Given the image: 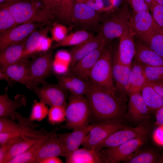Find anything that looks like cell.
<instances>
[{"instance_id": "cell-1", "label": "cell", "mask_w": 163, "mask_h": 163, "mask_svg": "<svg viewBox=\"0 0 163 163\" xmlns=\"http://www.w3.org/2000/svg\"><path fill=\"white\" fill-rule=\"evenodd\" d=\"M89 86L85 96L90 106V120L94 123L104 121H118L123 112L122 100L119 96L98 88L88 80Z\"/></svg>"}, {"instance_id": "cell-2", "label": "cell", "mask_w": 163, "mask_h": 163, "mask_svg": "<svg viewBox=\"0 0 163 163\" xmlns=\"http://www.w3.org/2000/svg\"><path fill=\"white\" fill-rule=\"evenodd\" d=\"M7 7L18 25L36 22L48 25L55 19L51 10L38 0H18L0 4Z\"/></svg>"}, {"instance_id": "cell-3", "label": "cell", "mask_w": 163, "mask_h": 163, "mask_svg": "<svg viewBox=\"0 0 163 163\" xmlns=\"http://www.w3.org/2000/svg\"><path fill=\"white\" fill-rule=\"evenodd\" d=\"M91 111L85 96L70 94L66 109V122L60 129H74L88 126L90 120Z\"/></svg>"}, {"instance_id": "cell-4", "label": "cell", "mask_w": 163, "mask_h": 163, "mask_svg": "<svg viewBox=\"0 0 163 163\" xmlns=\"http://www.w3.org/2000/svg\"><path fill=\"white\" fill-rule=\"evenodd\" d=\"M111 53V47H107L89 72L88 80L98 88L115 94L113 82Z\"/></svg>"}, {"instance_id": "cell-5", "label": "cell", "mask_w": 163, "mask_h": 163, "mask_svg": "<svg viewBox=\"0 0 163 163\" xmlns=\"http://www.w3.org/2000/svg\"><path fill=\"white\" fill-rule=\"evenodd\" d=\"M130 16L127 3L125 0L123 5L114 14L106 19L101 30L107 41L119 38L130 28Z\"/></svg>"}, {"instance_id": "cell-6", "label": "cell", "mask_w": 163, "mask_h": 163, "mask_svg": "<svg viewBox=\"0 0 163 163\" xmlns=\"http://www.w3.org/2000/svg\"><path fill=\"white\" fill-rule=\"evenodd\" d=\"M148 129L145 124L135 127H124L113 133L106 139L91 149L101 150L104 148L114 147L131 139L145 137Z\"/></svg>"}, {"instance_id": "cell-7", "label": "cell", "mask_w": 163, "mask_h": 163, "mask_svg": "<svg viewBox=\"0 0 163 163\" xmlns=\"http://www.w3.org/2000/svg\"><path fill=\"white\" fill-rule=\"evenodd\" d=\"M40 87L33 90L40 101L53 106H62L66 108L67 94L66 90L59 84H50L44 82Z\"/></svg>"}, {"instance_id": "cell-8", "label": "cell", "mask_w": 163, "mask_h": 163, "mask_svg": "<svg viewBox=\"0 0 163 163\" xmlns=\"http://www.w3.org/2000/svg\"><path fill=\"white\" fill-rule=\"evenodd\" d=\"M46 25L36 22L27 23L0 33V49L26 40L35 30Z\"/></svg>"}, {"instance_id": "cell-9", "label": "cell", "mask_w": 163, "mask_h": 163, "mask_svg": "<svg viewBox=\"0 0 163 163\" xmlns=\"http://www.w3.org/2000/svg\"><path fill=\"white\" fill-rule=\"evenodd\" d=\"M82 144L83 148L91 149L115 132L125 127L118 121H104L94 124Z\"/></svg>"}, {"instance_id": "cell-10", "label": "cell", "mask_w": 163, "mask_h": 163, "mask_svg": "<svg viewBox=\"0 0 163 163\" xmlns=\"http://www.w3.org/2000/svg\"><path fill=\"white\" fill-rule=\"evenodd\" d=\"M130 27L135 36L141 40L151 34L157 33L163 34L149 11L133 12L131 17Z\"/></svg>"}, {"instance_id": "cell-11", "label": "cell", "mask_w": 163, "mask_h": 163, "mask_svg": "<svg viewBox=\"0 0 163 163\" xmlns=\"http://www.w3.org/2000/svg\"><path fill=\"white\" fill-rule=\"evenodd\" d=\"M145 138H135L117 146L102 149L101 151L109 163L123 161L138 151L143 144Z\"/></svg>"}, {"instance_id": "cell-12", "label": "cell", "mask_w": 163, "mask_h": 163, "mask_svg": "<svg viewBox=\"0 0 163 163\" xmlns=\"http://www.w3.org/2000/svg\"><path fill=\"white\" fill-rule=\"evenodd\" d=\"M53 46L47 51L39 54L30 63L31 76L38 85L45 82L44 80L53 70Z\"/></svg>"}, {"instance_id": "cell-13", "label": "cell", "mask_w": 163, "mask_h": 163, "mask_svg": "<svg viewBox=\"0 0 163 163\" xmlns=\"http://www.w3.org/2000/svg\"><path fill=\"white\" fill-rule=\"evenodd\" d=\"M98 12L83 3L74 4L73 24L82 28L83 30L91 29L97 27L101 19Z\"/></svg>"}, {"instance_id": "cell-14", "label": "cell", "mask_w": 163, "mask_h": 163, "mask_svg": "<svg viewBox=\"0 0 163 163\" xmlns=\"http://www.w3.org/2000/svg\"><path fill=\"white\" fill-rule=\"evenodd\" d=\"M107 42L105 40L98 48L70 67L68 73L87 81L89 72L106 49Z\"/></svg>"}, {"instance_id": "cell-15", "label": "cell", "mask_w": 163, "mask_h": 163, "mask_svg": "<svg viewBox=\"0 0 163 163\" xmlns=\"http://www.w3.org/2000/svg\"><path fill=\"white\" fill-rule=\"evenodd\" d=\"M30 61L28 59H21L8 67L4 71L13 80L33 90L38 85L32 78L30 70Z\"/></svg>"}, {"instance_id": "cell-16", "label": "cell", "mask_w": 163, "mask_h": 163, "mask_svg": "<svg viewBox=\"0 0 163 163\" xmlns=\"http://www.w3.org/2000/svg\"><path fill=\"white\" fill-rule=\"evenodd\" d=\"M93 125L76 128L71 132L57 134L59 143L68 155L78 149L82 144Z\"/></svg>"}, {"instance_id": "cell-17", "label": "cell", "mask_w": 163, "mask_h": 163, "mask_svg": "<svg viewBox=\"0 0 163 163\" xmlns=\"http://www.w3.org/2000/svg\"><path fill=\"white\" fill-rule=\"evenodd\" d=\"M135 34L130 28L119 38V44L115 59L119 63L131 66L136 53Z\"/></svg>"}, {"instance_id": "cell-18", "label": "cell", "mask_w": 163, "mask_h": 163, "mask_svg": "<svg viewBox=\"0 0 163 163\" xmlns=\"http://www.w3.org/2000/svg\"><path fill=\"white\" fill-rule=\"evenodd\" d=\"M66 163H109L101 150L85 148L78 149L66 157Z\"/></svg>"}, {"instance_id": "cell-19", "label": "cell", "mask_w": 163, "mask_h": 163, "mask_svg": "<svg viewBox=\"0 0 163 163\" xmlns=\"http://www.w3.org/2000/svg\"><path fill=\"white\" fill-rule=\"evenodd\" d=\"M105 40L102 33L100 32L97 35L74 46L70 52L72 57L70 68L98 48Z\"/></svg>"}, {"instance_id": "cell-20", "label": "cell", "mask_w": 163, "mask_h": 163, "mask_svg": "<svg viewBox=\"0 0 163 163\" xmlns=\"http://www.w3.org/2000/svg\"><path fill=\"white\" fill-rule=\"evenodd\" d=\"M56 130V129H54L52 131L48 140L40 150L35 163H40L43 159L50 157H66L68 155L59 142Z\"/></svg>"}, {"instance_id": "cell-21", "label": "cell", "mask_w": 163, "mask_h": 163, "mask_svg": "<svg viewBox=\"0 0 163 163\" xmlns=\"http://www.w3.org/2000/svg\"><path fill=\"white\" fill-rule=\"evenodd\" d=\"M59 84L67 91L74 95L85 96L89 86L88 81L82 80L69 73L64 75H57Z\"/></svg>"}, {"instance_id": "cell-22", "label": "cell", "mask_w": 163, "mask_h": 163, "mask_svg": "<svg viewBox=\"0 0 163 163\" xmlns=\"http://www.w3.org/2000/svg\"><path fill=\"white\" fill-rule=\"evenodd\" d=\"M26 40L0 49V70L4 71L21 59Z\"/></svg>"}, {"instance_id": "cell-23", "label": "cell", "mask_w": 163, "mask_h": 163, "mask_svg": "<svg viewBox=\"0 0 163 163\" xmlns=\"http://www.w3.org/2000/svg\"><path fill=\"white\" fill-rule=\"evenodd\" d=\"M7 89L5 93L0 96V117H8L14 120L16 119V110L25 106L26 98L23 95L18 94L12 100L9 97Z\"/></svg>"}, {"instance_id": "cell-24", "label": "cell", "mask_w": 163, "mask_h": 163, "mask_svg": "<svg viewBox=\"0 0 163 163\" xmlns=\"http://www.w3.org/2000/svg\"><path fill=\"white\" fill-rule=\"evenodd\" d=\"M128 95V112L132 118L135 121H140L149 118V109L141 92Z\"/></svg>"}, {"instance_id": "cell-25", "label": "cell", "mask_w": 163, "mask_h": 163, "mask_svg": "<svg viewBox=\"0 0 163 163\" xmlns=\"http://www.w3.org/2000/svg\"><path fill=\"white\" fill-rule=\"evenodd\" d=\"M131 66L122 64L114 59L112 66L113 78L116 82L115 94L121 93V96L126 93L131 72Z\"/></svg>"}, {"instance_id": "cell-26", "label": "cell", "mask_w": 163, "mask_h": 163, "mask_svg": "<svg viewBox=\"0 0 163 163\" xmlns=\"http://www.w3.org/2000/svg\"><path fill=\"white\" fill-rule=\"evenodd\" d=\"M135 45L134 57L137 62L148 66H163V57L157 54L145 44L137 42Z\"/></svg>"}, {"instance_id": "cell-27", "label": "cell", "mask_w": 163, "mask_h": 163, "mask_svg": "<svg viewBox=\"0 0 163 163\" xmlns=\"http://www.w3.org/2000/svg\"><path fill=\"white\" fill-rule=\"evenodd\" d=\"M53 24L39 28L30 34L26 40L21 59H28L35 55L36 50L40 44L50 31Z\"/></svg>"}, {"instance_id": "cell-28", "label": "cell", "mask_w": 163, "mask_h": 163, "mask_svg": "<svg viewBox=\"0 0 163 163\" xmlns=\"http://www.w3.org/2000/svg\"><path fill=\"white\" fill-rule=\"evenodd\" d=\"M147 82L143 65L136 61L132 68L127 94L141 92Z\"/></svg>"}, {"instance_id": "cell-29", "label": "cell", "mask_w": 163, "mask_h": 163, "mask_svg": "<svg viewBox=\"0 0 163 163\" xmlns=\"http://www.w3.org/2000/svg\"><path fill=\"white\" fill-rule=\"evenodd\" d=\"M52 131L38 141L22 153L16 156L8 163H33L42 147L48 140Z\"/></svg>"}, {"instance_id": "cell-30", "label": "cell", "mask_w": 163, "mask_h": 163, "mask_svg": "<svg viewBox=\"0 0 163 163\" xmlns=\"http://www.w3.org/2000/svg\"><path fill=\"white\" fill-rule=\"evenodd\" d=\"M55 18L69 25H73L74 2L72 0H56Z\"/></svg>"}, {"instance_id": "cell-31", "label": "cell", "mask_w": 163, "mask_h": 163, "mask_svg": "<svg viewBox=\"0 0 163 163\" xmlns=\"http://www.w3.org/2000/svg\"><path fill=\"white\" fill-rule=\"evenodd\" d=\"M141 94L149 110L156 111L163 106V98L147 83L141 91Z\"/></svg>"}, {"instance_id": "cell-32", "label": "cell", "mask_w": 163, "mask_h": 163, "mask_svg": "<svg viewBox=\"0 0 163 163\" xmlns=\"http://www.w3.org/2000/svg\"><path fill=\"white\" fill-rule=\"evenodd\" d=\"M94 36L86 30H81L67 35L62 40L56 43L53 47L54 49L61 47L75 46Z\"/></svg>"}, {"instance_id": "cell-33", "label": "cell", "mask_w": 163, "mask_h": 163, "mask_svg": "<svg viewBox=\"0 0 163 163\" xmlns=\"http://www.w3.org/2000/svg\"><path fill=\"white\" fill-rule=\"evenodd\" d=\"M40 139L22 136V139L11 149L4 158L2 163H8L12 159L25 152Z\"/></svg>"}, {"instance_id": "cell-34", "label": "cell", "mask_w": 163, "mask_h": 163, "mask_svg": "<svg viewBox=\"0 0 163 163\" xmlns=\"http://www.w3.org/2000/svg\"><path fill=\"white\" fill-rule=\"evenodd\" d=\"M159 157L152 150L137 151L123 162L128 163H158Z\"/></svg>"}, {"instance_id": "cell-35", "label": "cell", "mask_w": 163, "mask_h": 163, "mask_svg": "<svg viewBox=\"0 0 163 163\" xmlns=\"http://www.w3.org/2000/svg\"><path fill=\"white\" fill-rule=\"evenodd\" d=\"M142 40L157 54L163 57V34L152 33Z\"/></svg>"}, {"instance_id": "cell-36", "label": "cell", "mask_w": 163, "mask_h": 163, "mask_svg": "<svg viewBox=\"0 0 163 163\" xmlns=\"http://www.w3.org/2000/svg\"><path fill=\"white\" fill-rule=\"evenodd\" d=\"M18 25L8 8L0 4V33Z\"/></svg>"}, {"instance_id": "cell-37", "label": "cell", "mask_w": 163, "mask_h": 163, "mask_svg": "<svg viewBox=\"0 0 163 163\" xmlns=\"http://www.w3.org/2000/svg\"><path fill=\"white\" fill-rule=\"evenodd\" d=\"M66 107L62 106H51L48 113L49 123L55 125L66 120Z\"/></svg>"}, {"instance_id": "cell-38", "label": "cell", "mask_w": 163, "mask_h": 163, "mask_svg": "<svg viewBox=\"0 0 163 163\" xmlns=\"http://www.w3.org/2000/svg\"><path fill=\"white\" fill-rule=\"evenodd\" d=\"M49 111L46 104L40 101L35 102L33 105L29 118L31 121H40L46 117Z\"/></svg>"}, {"instance_id": "cell-39", "label": "cell", "mask_w": 163, "mask_h": 163, "mask_svg": "<svg viewBox=\"0 0 163 163\" xmlns=\"http://www.w3.org/2000/svg\"><path fill=\"white\" fill-rule=\"evenodd\" d=\"M143 65L148 81L150 82L163 81V66Z\"/></svg>"}, {"instance_id": "cell-40", "label": "cell", "mask_w": 163, "mask_h": 163, "mask_svg": "<svg viewBox=\"0 0 163 163\" xmlns=\"http://www.w3.org/2000/svg\"><path fill=\"white\" fill-rule=\"evenodd\" d=\"M69 30L65 25L57 23L52 24L50 32L51 38L56 43L63 40L68 35Z\"/></svg>"}, {"instance_id": "cell-41", "label": "cell", "mask_w": 163, "mask_h": 163, "mask_svg": "<svg viewBox=\"0 0 163 163\" xmlns=\"http://www.w3.org/2000/svg\"><path fill=\"white\" fill-rule=\"evenodd\" d=\"M21 126L10 118L6 117H0V133H10L17 131Z\"/></svg>"}, {"instance_id": "cell-42", "label": "cell", "mask_w": 163, "mask_h": 163, "mask_svg": "<svg viewBox=\"0 0 163 163\" xmlns=\"http://www.w3.org/2000/svg\"><path fill=\"white\" fill-rule=\"evenodd\" d=\"M149 10L156 24L163 32V5L155 3Z\"/></svg>"}, {"instance_id": "cell-43", "label": "cell", "mask_w": 163, "mask_h": 163, "mask_svg": "<svg viewBox=\"0 0 163 163\" xmlns=\"http://www.w3.org/2000/svg\"><path fill=\"white\" fill-rule=\"evenodd\" d=\"M22 139V136L21 137L15 138L8 141L4 144L0 145V163H2L4 158L12 147Z\"/></svg>"}, {"instance_id": "cell-44", "label": "cell", "mask_w": 163, "mask_h": 163, "mask_svg": "<svg viewBox=\"0 0 163 163\" xmlns=\"http://www.w3.org/2000/svg\"><path fill=\"white\" fill-rule=\"evenodd\" d=\"M133 10L137 13L142 11H149V7L144 0H126Z\"/></svg>"}, {"instance_id": "cell-45", "label": "cell", "mask_w": 163, "mask_h": 163, "mask_svg": "<svg viewBox=\"0 0 163 163\" xmlns=\"http://www.w3.org/2000/svg\"><path fill=\"white\" fill-rule=\"evenodd\" d=\"M53 60L70 66L72 57L70 52L62 50L58 51L55 54Z\"/></svg>"}, {"instance_id": "cell-46", "label": "cell", "mask_w": 163, "mask_h": 163, "mask_svg": "<svg viewBox=\"0 0 163 163\" xmlns=\"http://www.w3.org/2000/svg\"><path fill=\"white\" fill-rule=\"evenodd\" d=\"M53 41L51 38L47 36L41 42L37 49L35 54L46 52L52 46Z\"/></svg>"}, {"instance_id": "cell-47", "label": "cell", "mask_w": 163, "mask_h": 163, "mask_svg": "<svg viewBox=\"0 0 163 163\" xmlns=\"http://www.w3.org/2000/svg\"><path fill=\"white\" fill-rule=\"evenodd\" d=\"M104 0H84L82 2L84 3L97 12L104 9Z\"/></svg>"}, {"instance_id": "cell-48", "label": "cell", "mask_w": 163, "mask_h": 163, "mask_svg": "<svg viewBox=\"0 0 163 163\" xmlns=\"http://www.w3.org/2000/svg\"><path fill=\"white\" fill-rule=\"evenodd\" d=\"M153 137L154 142L157 144L163 146V125L158 126L155 129Z\"/></svg>"}, {"instance_id": "cell-49", "label": "cell", "mask_w": 163, "mask_h": 163, "mask_svg": "<svg viewBox=\"0 0 163 163\" xmlns=\"http://www.w3.org/2000/svg\"><path fill=\"white\" fill-rule=\"evenodd\" d=\"M147 83L153 88L159 95L163 98V81L150 82L147 81Z\"/></svg>"}, {"instance_id": "cell-50", "label": "cell", "mask_w": 163, "mask_h": 163, "mask_svg": "<svg viewBox=\"0 0 163 163\" xmlns=\"http://www.w3.org/2000/svg\"><path fill=\"white\" fill-rule=\"evenodd\" d=\"M155 113L156 121L155 124L158 126L163 125V106L158 109Z\"/></svg>"}, {"instance_id": "cell-51", "label": "cell", "mask_w": 163, "mask_h": 163, "mask_svg": "<svg viewBox=\"0 0 163 163\" xmlns=\"http://www.w3.org/2000/svg\"><path fill=\"white\" fill-rule=\"evenodd\" d=\"M50 8L54 15L56 8V0H38Z\"/></svg>"}, {"instance_id": "cell-52", "label": "cell", "mask_w": 163, "mask_h": 163, "mask_svg": "<svg viewBox=\"0 0 163 163\" xmlns=\"http://www.w3.org/2000/svg\"><path fill=\"white\" fill-rule=\"evenodd\" d=\"M61 160L58 157H52L45 158L40 163H62Z\"/></svg>"}, {"instance_id": "cell-53", "label": "cell", "mask_w": 163, "mask_h": 163, "mask_svg": "<svg viewBox=\"0 0 163 163\" xmlns=\"http://www.w3.org/2000/svg\"><path fill=\"white\" fill-rule=\"evenodd\" d=\"M10 78L5 72L0 70V80L6 81L10 85H11L12 84L11 82Z\"/></svg>"}, {"instance_id": "cell-54", "label": "cell", "mask_w": 163, "mask_h": 163, "mask_svg": "<svg viewBox=\"0 0 163 163\" xmlns=\"http://www.w3.org/2000/svg\"><path fill=\"white\" fill-rule=\"evenodd\" d=\"M148 5L149 8L154 3H156L154 0H144Z\"/></svg>"}, {"instance_id": "cell-55", "label": "cell", "mask_w": 163, "mask_h": 163, "mask_svg": "<svg viewBox=\"0 0 163 163\" xmlns=\"http://www.w3.org/2000/svg\"><path fill=\"white\" fill-rule=\"evenodd\" d=\"M18 0H0V3L1 4L4 2H11Z\"/></svg>"}, {"instance_id": "cell-56", "label": "cell", "mask_w": 163, "mask_h": 163, "mask_svg": "<svg viewBox=\"0 0 163 163\" xmlns=\"http://www.w3.org/2000/svg\"><path fill=\"white\" fill-rule=\"evenodd\" d=\"M157 3L163 5V0H154Z\"/></svg>"}, {"instance_id": "cell-57", "label": "cell", "mask_w": 163, "mask_h": 163, "mask_svg": "<svg viewBox=\"0 0 163 163\" xmlns=\"http://www.w3.org/2000/svg\"><path fill=\"white\" fill-rule=\"evenodd\" d=\"M158 163H163V155L160 156Z\"/></svg>"}, {"instance_id": "cell-58", "label": "cell", "mask_w": 163, "mask_h": 163, "mask_svg": "<svg viewBox=\"0 0 163 163\" xmlns=\"http://www.w3.org/2000/svg\"><path fill=\"white\" fill-rule=\"evenodd\" d=\"M73 1L75 0L76 1V2H82V1H83L84 0H72Z\"/></svg>"}]
</instances>
